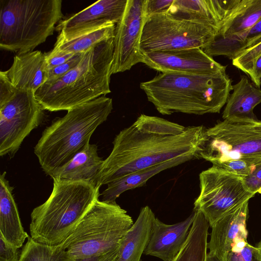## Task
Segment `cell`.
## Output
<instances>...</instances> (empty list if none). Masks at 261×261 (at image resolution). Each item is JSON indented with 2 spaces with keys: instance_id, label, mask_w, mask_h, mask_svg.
<instances>
[{
  "instance_id": "1",
  "label": "cell",
  "mask_w": 261,
  "mask_h": 261,
  "mask_svg": "<svg viewBox=\"0 0 261 261\" xmlns=\"http://www.w3.org/2000/svg\"><path fill=\"white\" fill-rule=\"evenodd\" d=\"M206 128L203 125L186 127L141 114L115 137L112 151L101 168L99 186L176 158L200 159Z\"/></svg>"
},
{
  "instance_id": "2",
  "label": "cell",
  "mask_w": 261,
  "mask_h": 261,
  "mask_svg": "<svg viewBox=\"0 0 261 261\" xmlns=\"http://www.w3.org/2000/svg\"><path fill=\"white\" fill-rule=\"evenodd\" d=\"M140 87L164 115L219 113L232 91L226 70L206 74L161 73Z\"/></svg>"
},
{
  "instance_id": "3",
  "label": "cell",
  "mask_w": 261,
  "mask_h": 261,
  "mask_svg": "<svg viewBox=\"0 0 261 261\" xmlns=\"http://www.w3.org/2000/svg\"><path fill=\"white\" fill-rule=\"evenodd\" d=\"M114 38L86 51L80 62L60 79L45 82L35 93L44 110L68 111L111 92Z\"/></svg>"
},
{
  "instance_id": "4",
  "label": "cell",
  "mask_w": 261,
  "mask_h": 261,
  "mask_svg": "<svg viewBox=\"0 0 261 261\" xmlns=\"http://www.w3.org/2000/svg\"><path fill=\"white\" fill-rule=\"evenodd\" d=\"M112 99L102 96L67 111L43 131L34 153L51 178L77 153L90 144L96 129L111 113Z\"/></svg>"
},
{
  "instance_id": "5",
  "label": "cell",
  "mask_w": 261,
  "mask_h": 261,
  "mask_svg": "<svg viewBox=\"0 0 261 261\" xmlns=\"http://www.w3.org/2000/svg\"><path fill=\"white\" fill-rule=\"evenodd\" d=\"M48 199L31 214V237L40 243H63L99 196V187L83 181L54 179Z\"/></svg>"
},
{
  "instance_id": "6",
  "label": "cell",
  "mask_w": 261,
  "mask_h": 261,
  "mask_svg": "<svg viewBox=\"0 0 261 261\" xmlns=\"http://www.w3.org/2000/svg\"><path fill=\"white\" fill-rule=\"evenodd\" d=\"M134 223L116 202L98 199L60 245L74 261H116Z\"/></svg>"
},
{
  "instance_id": "7",
  "label": "cell",
  "mask_w": 261,
  "mask_h": 261,
  "mask_svg": "<svg viewBox=\"0 0 261 261\" xmlns=\"http://www.w3.org/2000/svg\"><path fill=\"white\" fill-rule=\"evenodd\" d=\"M200 159L241 178L261 162V120L223 119L206 128Z\"/></svg>"
},
{
  "instance_id": "8",
  "label": "cell",
  "mask_w": 261,
  "mask_h": 261,
  "mask_svg": "<svg viewBox=\"0 0 261 261\" xmlns=\"http://www.w3.org/2000/svg\"><path fill=\"white\" fill-rule=\"evenodd\" d=\"M61 0H0V47L33 51L52 35L63 17Z\"/></svg>"
},
{
  "instance_id": "9",
  "label": "cell",
  "mask_w": 261,
  "mask_h": 261,
  "mask_svg": "<svg viewBox=\"0 0 261 261\" xmlns=\"http://www.w3.org/2000/svg\"><path fill=\"white\" fill-rule=\"evenodd\" d=\"M35 92L17 90L0 78V155L13 158L42 122L44 109Z\"/></svg>"
},
{
  "instance_id": "10",
  "label": "cell",
  "mask_w": 261,
  "mask_h": 261,
  "mask_svg": "<svg viewBox=\"0 0 261 261\" xmlns=\"http://www.w3.org/2000/svg\"><path fill=\"white\" fill-rule=\"evenodd\" d=\"M217 29L165 12L146 19L141 38L142 53L202 48L213 41Z\"/></svg>"
},
{
  "instance_id": "11",
  "label": "cell",
  "mask_w": 261,
  "mask_h": 261,
  "mask_svg": "<svg viewBox=\"0 0 261 261\" xmlns=\"http://www.w3.org/2000/svg\"><path fill=\"white\" fill-rule=\"evenodd\" d=\"M199 177L200 193L194 211L200 212L211 227L254 196L246 189L241 177L217 167L202 171Z\"/></svg>"
},
{
  "instance_id": "12",
  "label": "cell",
  "mask_w": 261,
  "mask_h": 261,
  "mask_svg": "<svg viewBox=\"0 0 261 261\" xmlns=\"http://www.w3.org/2000/svg\"><path fill=\"white\" fill-rule=\"evenodd\" d=\"M146 0H127L124 14L116 24L112 74L129 70L144 56L140 42L146 20Z\"/></svg>"
},
{
  "instance_id": "13",
  "label": "cell",
  "mask_w": 261,
  "mask_h": 261,
  "mask_svg": "<svg viewBox=\"0 0 261 261\" xmlns=\"http://www.w3.org/2000/svg\"><path fill=\"white\" fill-rule=\"evenodd\" d=\"M144 63L161 73L206 74L226 70L201 48L143 53Z\"/></svg>"
},
{
  "instance_id": "14",
  "label": "cell",
  "mask_w": 261,
  "mask_h": 261,
  "mask_svg": "<svg viewBox=\"0 0 261 261\" xmlns=\"http://www.w3.org/2000/svg\"><path fill=\"white\" fill-rule=\"evenodd\" d=\"M127 0H100L84 10L62 19L56 27L58 37L69 39L110 24H116L122 17Z\"/></svg>"
},
{
  "instance_id": "15",
  "label": "cell",
  "mask_w": 261,
  "mask_h": 261,
  "mask_svg": "<svg viewBox=\"0 0 261 261\" xmlns=\"http://www.w3.org/2000/svg\"><path fill=\"white\" fill-rule=\"evenodd\" d=\"M248 203L249 201L230 211L211 226L207 249L222 261L235 246L247 241Z\"/></svg>"
},
{
  "instance_id": "16",
  "label": "cell",
  "mask_w": 261,
  "mask_h": 261,
  "mask_svg": "<svg viewBox=\"0 0 261 261\" xmlns=\"http://www.w3.org/2000/svg\"><path fill=\"white\" fill-rule=\"evenodd\" d=\"M195 215L194 211L185 220L173 224H165L155 217L144 254L173 261L188 239Z\"/></svg>"
},
{
  "instance_id": "17",
  "label": "cell",
  "mask_w": 261,
  "mask_h": 261,
  "mask_svg": "<svg viewBox=\"0 0 261 261\" xmlns=\"http://www.w3.org/2000/svg\"><path fill=\"white\" fill-rule=\"evenodd\" d=\"M48 72L45 54L35 50L16 54L11 66L0 72V78L15 90L35 93L47 81Z\"/></svg>"
},
{
  "instance_id": "18",
  "label": "cell",
  "mask_w": 261,
  "mask_h": 261,
  "mask_svg": "<svg viewBox=\"0 0 261 261\" xmlns=\"http://www.w3.org/2000/svg\"><path fill=\"white\" fill-rule=\"evenodd\" d=\"M237 0H174L166 12L176 17L218 29Z\"/></svg>"
},
{
  "instance_id": "19",
  "label": "cell",
  "mask_w": 261,
  "mask_h": 261,
  "mask_svg": "<svg viewBox=\"0 0 261 261\" xmlns=\"http://www.w3.org/2000/svg\"><path fill=\"white\" fill-rule=\"evenodd\" d=\"M6 175L4 172L0 175V236L11 245L21 248L30 236L22 225L13 194V188Z\"/></svg>"
},
{
  "instance_id": "20",
  "label": "cell",
  "mask_w": 261,
  "mask_h": 261,
  "mask_svg": "<svg viewBox=\"0 0 261 261\" xmlns=\"http://www.w3.org/2000/svg\"><path fill=\"white\" fill-rule=\"evenodd\" d=\"M103 161L98 155L97 146L90 143L60 168L52 178L86 181L100 188L99 174Z\"/></svg>"
},
{
  "instance_id": "21",
  "label": "cell",
  "mask_w": 261,
  "mask_h": 261,
  "mask_svg": "<svg viewBox=\"0 0 261 261\" xmlns=\"http://www.w3.org/2000/svg\"><path fill=\"white\" fill-rule=\"evenodd\" d=\"M155 218L149 206L142 207L136 221L122 240L116 261H141Z\"/></svg>"
},
{
  "instance_id": "22",
  "label": "cell",
  "mask_w": 261,
  "mask_h": 261,
  "mask_svg": "<svg viewBox=\"0 0 261 261\" xmlns=\"http://www.w3.org/2000/svg\"><path fill=\"white\" fill-rule=\"evenodd\" d=\"M260 103L261 89L243 75L237 84L232 85V93L228 98L222 118L257 120L253 110Z\"/></svg>"
},
{
  "instance_id": "23",
  "label": "cell",
  "mask_w": 261,
  "mask_h": 261,
  "mask_svg": "<svg viewBox=\"0 0 261 261\" xmlns=\"http://www.w3.org/2000/svg\"><path fill=\"white\" fill-rule=\"evenodd\" d=\"M260 19L261 0H237L222 21L215 37L241 35L249 31Z\"/></svg>"
},
{
  "instance_id": "24",
  "label": "cell",
  "mask_w": 261,
  "mask_h": 261,
  "mask_svg": "<svg viewBox=\"0 0 261 261\" xmlns=\"http://www.w3.org/2000/svg\"><path fill=\"white\" fill-rule=\"evenodd\" d=\"M190 157L183 156L173 159L154 166L143 169L125 175L107 184L102 192V201L116 202L123 192L140 187L148 180L160 172L192 160Z\"/></svg>"
},
{
  "instance_id": "25",
  "label": "cell",
  "mask_w": 261,
  "mask_h": 261,
  "mask_svg": "<svg viewBox=\"0 0 261 261\" xmlns=\"http://www.w3.org/2000/svg\"><path fill=\"white\" fill-rule=\"evenodd\" d=\"M116 24H110L76 35L69 39L57 37L53 54L84 53L96 44L113 38L115 36Z\"/></svg>"
},
{
  "instance_id": "26",
  "label": "cell",
  "mask_w": 261,
  "mask_h": 261,
  "mask_svg": "<svg viewBox=\"0 0 261 261\" xmlns=\"http://www.w3.org/2000/svg\"><path fill=\"white\" fill-rule=\"evenodd\" d=\"M260 39L261 19L248 32L235 36L215 37L212 42L202 49L212 57L224 56L232 60Z\"/></svg>"
},
{
  "instance_id": "27",
  "label": "cell",
  "mask_w": 261,
  "mask_h": 261,
  "mask_svg": "<svg viewBox=\"0 0 261 261\" xmlns=\"http://www.w3.org/2000/svg\"><path fill=\"white\" fill-rule=\"evenodd\" d=\"M195 218L188 239L173 261H206L208 222L199 211Z\"/></svg>"
},
{
  "instance_id": "28",
  "label": "cell",
  "mask_w": 261,
  "mask_h": 261,
  "mask_svg": "<svg viewBox=\"0 0 261 261\" xmlns=\"http://www.w3.org/2000/svg\"><path fill=\"white\" fill-rule=\"evenodd\" d=\"M19 261H74L60 245L49 246L31 237L22 248Z\"/></svg>"
},
{
  "instance_id": "29",
  "label": "cell",
  "mask_w": 261,
  "mask_h": 261,
  "mask_svg": "<svg viewBox=\"0 0 261 261\" xmlns=\"http://www.w3.org/2000/svg\"><path fill=\"white\" fill-rule=\"evenodd\" d=\"M260 55L261 39L239 53L232 60V64L246 73L251 80L255 62Z\"/></svg>"
},
{
  "instance_id": "30",
  "label": "cell",
  "mask_w": 261,
  "mask_h": 261,
  "mask_svg": "<svg viewBox=\"0 0 261 261\" xmlns=\"http://www.w3.org/2000/svg\"><path fill=\"white\" fill-rule=\"evenodd\" d=\"M224 261H261V254L257 247L243 242L227 253Z\"/></svg>"
},
{
  "instance_id": "31",
  "label": "cell",
  "mask_w": 261,
  "mask_h": 261,
  "mask_svg": "<svg viewBox=\"0 0 261 261\" xmlns=\"http://www.w3.org/2000/svg\"><path fill=\"white\" fill-rule=\"evenodd\" d=\"M85 53L75 54L66 62L48 70L46 82L56 81L68 73L80 62Z\"/></svg>"
},
{
  "instance_id": "32",
  "label": "cell",
  "mask_w": 261,
  "mask_h": 261,
  "mask_svg": "<svg viewBox=\"0 0 261 261\" xmlns=\"http://www.w3.org/2000/svg\"><path fill=\"white\" fill-rule=\"evenodd\" d=\"M246 189L250 193L261 194V162L247 176L242 178Z\"/></svg>"
},
{
  "instance_id": "33",
  "label": "cell",
  "mask_w": 261,
  "mask_h": 261,
  "mask_svg": "<svg viewBox=\"0 0 261 261\" xmlns=\"http://www.w3.org/2000/svg\"><path fill=\"white\" fill-rule=\"evenodd\" d=\"M174 0H146V19L155 14L166 12Z\"/></svg>"
},
{
  "instance_id": "34",
  "label": "cell",
  "mask_w": 261,
  "mask_h": 261,
  "mask_svg": "<svg viewBox=\"0 0 261 261\" xmlns=\"http://www.w3.org/2000/svg\"><path fill=\"white\" fill-rule=\"evenodd\" d=\"M21 250V248L13 247L0 236V261H19Z\"/></svg>"
},
{
  "instance_id": "35",
  "label": "cell",
  "mask_w": 261,
  "mask_h": 261,
  "mask_svg": "<svg viewBox=\"0 0 261 261\" xmlns=\"http://www.w3.org/2000/svg\"><path fill=\"white\" fill-rule=\"evenodd\" d=\"M46 67L48 70L67 61L74 55L72 54L56 53L48 52L45 54Z\"/></svg>"
},
{
  "instance_id": "36",
  "label": "cell",
  "mask_w": 261,
  "mask_h": 261,
  "mask_svg": "<svg viewBox=\"0 0 261 261\" xmlns=\"http://www.w3.org/2000/svg\"><path fill=\"white\" fill-rule=\"evenodd\" d=\"M257 87L261 86V55L256 60L253 72V76L251 80Z\"/></svg>"
},
{
  "instance_id": "37",
  "label": "cell",
  "mask_w": 261,
  "mask_h": 261,
  "mask_svg": "<svg viewBox=\"0 0 261 261\" xmlns=\"http://www.w3.org/2000/svg\"><path fill=\"white\" fill-rule=\"evenodd\" d=\"M206 261H222L214 254L207 253Z\"/></svg>"
},
{
  "instance_id": "38",
  "label": "cell",
  "mask_w": 261,
  "mask_h": 261,
  "mask_svg": "<svg viewBox=\"0 0 261 261\" xmlns=\"http://www.w3.org/2000/svg\"><path fill=\"white\" fill-rule=\"evenodd\" d=\"M257 248L259 250L260 253L261 254V241L258 243Z\"/></svg>"
}]
</instances>
